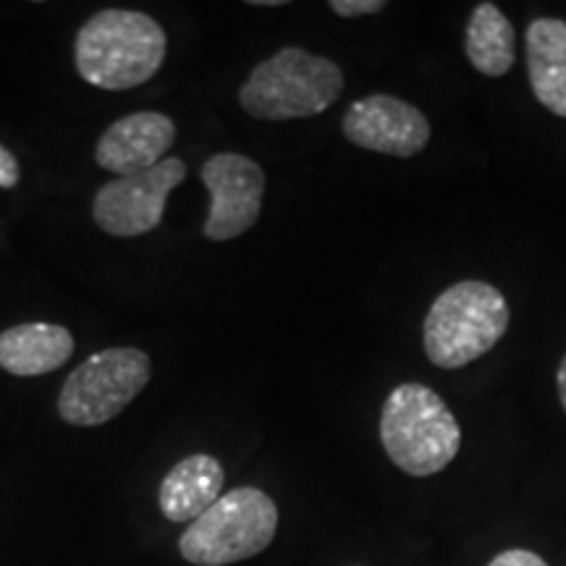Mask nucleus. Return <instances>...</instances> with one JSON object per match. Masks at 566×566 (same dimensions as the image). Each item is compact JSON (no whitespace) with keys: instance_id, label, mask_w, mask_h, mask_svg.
<instances>
[{"instance_id":"nucleus-15","label":"nucleus","mask_w":566,"mask_h":566,"mask_svg":"<svg viewBox=\"0 0 566 566\" xmlns=\"http://www.w3.org/2000/svg\"><path fill=\"white\" fill-rule=\"evenodd\" d=\"M384 0H331V11L342 19H357V17H370V13L384 11Z\"/></svg>"},{"instance_id":"nucleus-18","label":"nucleus","mask_w":566,"mask_h":566,"mask_svg":"<svg viewBox=\"0 0 566 566\" xmlns=\"http://www.w3.org/2000/svg\"><path fill=\"white\" fill-rule=\"evenodd\" d=\"M556 388H558V401H562V407H564V412H566V354H564L562 365H558Z\"/></svg>"},{"instance_id":"nucleus-2","label":"nucleus","mask_w":566,"mask_h":566,"mask_svg":"<svg viewBox=\"0 0 566 566\" xmlns=\"http://www.w3.org/2000/svg\"><path fill=\"white\" fill-rule=\"evenodd\" d=\"M380 441L401 472L430 478L457 459L462 428L433 388L401 384L388 394L380 412Z\"/></svg>"},{"instance_id":"nucleus-6","label":"nucleus","mask_w":566,"mask_h":566,"mask_svg":"<svg viewBox=\"0 0 566 566\" xmlns=\"http://www.w3.org/2000/svg\"><path fill=\"white\" fill-rule=\"evenodd\" d=\"M150 357L134 346L103 349L69 375L59 396V415L74 428L111 422L150 384Z\"/></svg>"},{"instance_id":"nucleus-8","label":"nucleus","mask_w":566,"mask_h":566,"mask_svg":"<svg viewBox=\"0 0 566 566\" xmlns=\"http://www.w3.org/2000/svg\"><path fill=\"white\" fill-rule=\"evenodd\" d=\"M202 184L212 197L202 233L210 242H229L258 223L265 197V174L252 158L218 153L205 160Z\"/></svg>"},{"instance_id":"nucleus-12","label":"nucleus","mask_w":566,"mask_h":566,"mask_svg":"<svg viewBox=\"0 0 566 566\" xmlns=\"http://www.w3.org/2000/svg\"><path fill=\"white\" fill-rule=\"evenodd\" d=\"M223 464L210 454H192L163 478L158 491L160 512L168 522H192L221 499Z\"/></svg>"},{"instance_id":"nucleus-3","label":"nucleus","mask_w":566,"mask_h":566,"mask_svg":"<svg viewBox=\"0 0 566 566\" xmlns=\"http://www.w3.org/2000/svg\"><path fill=\"white\" fill-rule=\"evenodd\" d=\"M344 92V74L334 61L302 48H283L252 69L239 90V103L260 122H292L321 116Z\"/></svg>"},{"instance_id":"nucleus-11","label":"nucleus","mask_w":566,"mask_h":566,"mask_svg":"<svg viewBox=\"0 0 566 566\" xmlns=\"http://www.w3.org/2000/svg\"><path fill=\"white\" fill-rule=\"evenodd\" d=\"M74 354V336L55 323H21L0 334V367L19 378L59 370Z\"/></svg>"},{"instance_id":"nucleus-4","label":"nucleus","mask_w":566,"mask_h":566,"mask_svg":"<svg viewBox=\"0 0 566 566\" xmlns=\"http://www.w3.org/2000/svg\"><path fill=\"white\" fill-rule=\"evenodd\" d=\"M509 328V304L485 281H459L438 296L424 317V354L436 367L459 370L483 357Z\"/></svg>"},{"instance_id":"nucleus-10","label":"nucleus","mask_w":566,"mask_h":566,"mask_svg":"<svg viewBox=\"0 0 566 566\" xmlns=\"http://www.w3.org/2000/svg\"><path fill=\"white\" fill-rule=\"evenodd\" d=\"M176 142V126L168 116L155 111L132 113L118 118L97 139V166L116 176H134L150 171L166 160Z\"/></svg>"},{"instance_id":"nucleus-1","label":"nucleus","mask_w":566,"mask_h":566,"mask_svg":"<svg viewBox=\"0 0 566 566\" xmlns=\"http://www.w3.org/2000/svg\"><path fill=\"white\" fill-rule=\"evenodd\" d=\"M166 32L142 11L105 9L82 24L74 40V63L92 87L134 90L150 82L166 61Z\"/></svg>"},{"instance_id":"nucleus-16","label":"nucleus","mask_w":566,"mask_h":566,"mask_svg":"<svg viewBox=\"0 0 566 566\" xmlns=\"http://www.w3.org/2000/svg\"><path fill=\"white\" fill-rule=\"evenodd\" d=\"M488 566H548V564H546V558L533 554V551L512 548V551H504V554L495 556Z\"/></svg>"},{"instance_id":"nucleus-17","label":"nucleus","mask_w":566,"mask_h":566,"mask_svg":"<svg viewBox=\"0 0 566 566\" xmlns=\"http://www.w3.org/2000/svg\"><path fill=\"white\" fill-rule=\"evenodd\" d=\"M21 179V168H19V160L13 158L11 150H6L3 145H0V189H13Z\"/></svg>"},{"instance_id":"nucleus-14","label":"nucleus","mask_w":566,"mask_h":566,"mask_svg":"<svg viewBox=\"0 0 566 566\" xmlns=\"http://www.w3.org/2000/svg\"><path fill=\"white\" fill-rule=\"evenodd\" d=\"M464 53L480 74L504 76L516 61V32L495 3H480L472 11L464 34Z\"/></svg>"},{"instance_id":"nucleus-13","label":"nucleus","mask_w":566,"mask_h":566,"mask_svg":"<svg viewBox=\"0 0 566 566\" xmlns=\"http://www.w3.org/2000/svg\"><path fill=\"white\" fill-rule=\"evenodd\" d=\"M527 74L537 103L566 118V21L541 17L527 27Z\"/></svg>"},{"instance_id":"nucleus-9","label":"nucleus","mask_w":566,"mask_h":566,"mask_svg":"<svg viewBox=\"0 0 566 566\" xmlns=\"http://www.w3.org/2000/svg\"><path fill=\"white\" fill-rule=\"evenodd\" d=\"M344 137L363 150L415 158L430 142V124L420 108L394 95H367L344 113Z\"/></svg>"},{"instance_id":"nucleus-5","label":"nucleus","mask_w":566,"mask_h":566,"mask_svg":"<svg viewBox=\"0 0 566 566\" xmlns=\"http://www.w3.org/2000/svg\"><path fill=\"white\" fill-rule=\"evenodd\" d=\"M279 530V506L260 488H233L179 537V551L195 566H229L263 554Z\"/></svg>"},{"instance_id":"nucleus-7","label":"nucleus","mask_w":566,"mask_h":566,"mask_svg":"<svg viewBox=\"0 0 566 566\" xmlns=\"http://www.w3.org/2000/svg\"><path fill=\"white\" fill-rule=\"evenodd\" d=\"M184 179H187V163L181 158H166L150 171L108 181L97 189L92 218L111 237H145L158 229L166 216L168 195Z\"/></svg>"},{"instance_id":"nucleus-19","label":"nucleus","mask_w":566,"mask_h":566,"mask_svg":"<svg viewBox=\"0 0 566 566\" xmlns=\"http://www.w3.org/2000/svg\"><path fill=\"white\" fill-rule=\"evenodd\" d=\"M252 6H268V9H273V6H283V0H254Z\"/></svg>"}]
</instances>
